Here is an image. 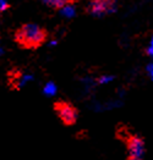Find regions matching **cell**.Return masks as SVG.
<instances>
[{
	"instance_id": "6da1fadb",
	"label": "cell",
	"mask_w": 153,
	"mask_h": 160,
	"mask_svg": "<svg viewBox=\"0 0 153 160\" xmlns=\"http://www.w3.org/2000/svg\"><path fill=\"white\" fill-rule=\"evenodd\" d=\"M14 39L21 49L36 50L48 39V31L36 23H25L14 33Z\"/></svg>"
},
{
	"instance_id": "7a4b0ae2",
	"label": "cell",
	"mask_w": 153,
	"mask_h": 160,
	"mask_svg": "<svg viewBox=\"0 0 153 160\" xmlns=\"http://www.w3.org/2000/svg\"><path fill=\"white\" fill-rule=\"evenodd\" d=\"M53 109L55 111L56 116L59 118V120L61 121L65 126H72V125L76 123L77 118H79V110L71 103L59 100V102L54 103Z\"/></svg>"
},
{
	"instance_id": "3957f363",
	"label": "cell",
	"mask_w": 153,
	"mask_h": 160,
	"mask_svg": "<svg viewBox=\"0 0 153 160\" xmlns=\"http://www.w3.org/2000/svg\"><path fill=\"white\" fill-rule=\"evenodd\" d=\"M126 144V160H143L145 158V141L137 134L127 133L124 138Z\"/></svg>"
},
{
	"instance_id": "277c9868",
	"label": "cell",
	"mask_w": 153,
	"mask_h": 160,
	"mask_svg": "<svg viewBox=\"0 0 153 160\" xmlns=\"http://www.w3.org/2000/svg\"><path fill=\"white\" fill-rule=\"evenodd\" d=\"M114 6V1H105V0H100V1H92L89 4V6L87 8V11L92 15L100 16L104 13L109 12Z\"/></svg>"
},
{
	"instance_id": "5b68a950",
	"label": "cell",
	"mask_w": 153,
	"mask_h": 160,
	"mask_svg": "<svg viewBox=\"0 0 153 160\" xmlns=\"http://www.w3.org/2000/svg\"><path fill=\"white\" fill-rule=\"evenodd\" d=\"M45 4L53 10H61L66 6H70L71 4H74V1H70V0H49V1H45Z\"/></svg>"
}]
</instances>
